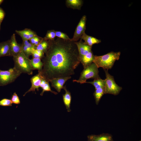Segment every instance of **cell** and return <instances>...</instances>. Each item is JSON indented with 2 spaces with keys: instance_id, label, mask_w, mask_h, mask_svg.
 Masks as SVG:
<instances>
[{
  "instance_id": "cell-3",
  "label": "cell",
  "mask_w": 141,
  "mask_h": 141,
  "mask_svg": "<svg viewBox=\"0 0 141 141\" xmlns=\"http://www.w3.org/2000/svg\"><path fill=\"white\" fill-rule=\"evenodd\" d=\"M14 67L21 73H26L30 75L33 74L30 59L25 55L22 51L17 56L13 57Z\"/></svg>"
},
{
  "instance_id": "cell-32",
  "label": "cell",
  "mask_w": 141,
  "mask_h": 141,
  "mask_svg": "<svg viewBox=\"0 0 141 141\" xmlns=\"http://www.w3.org/2000/svg\"><path fill=\"white\" fill-rule=\"evenodd\" d=\"M39 37V36H38L37 35L36 36L31 39L29 41L30 43L32 45H34L35 42L38 38Z\"/></svg>"
},
{
  "instance_id": "cell-4",
  "label": "cell",
  "mask_w": 141,
  "mask_h": 141,
  "mask_svg": "<svg viewBox=\"0 0 141 141\" xmlns=\"http://www.w3.org/2000/svg\"><path fill=\"white\" fill-rule=\"evenodd\" d=\"M98 73V68L93 62L84 68L78 80H74L73 81L81 84L85 83L86 80L89 79L100 78Z\"/></svg>"
},
{
  "instance_id": "cell-34",
  "label": "cell",
  "mask_w": 141,
  "mask_h": 141,
  "mask_svg": "<svg viewBox=\"0 0 141 141\" xmlns=\"http://www.w3.org/2000/svg\"><path fill=\"white\" fill-rule=\"evenodd\" d=\"M1 25H0V30H1Z\"/></svg>"
},
{
  "instance_id": "cell-24",
  "label": "cell",
  "mask_w": 141,
  "mask_h": 141,
  "mask_svg": "<svg viewBox=\"0 0 141 141\" xmlns=\"http://www.w3.org/2000/svg\"><path fill=\"white\" fill-rule=\"evenodd\" d=\"M55 31L51 30L47 31L45 36L43 38L47 40H53L55 39Z\"/></svg>"
},
{
  "instance_id": "cell-21",
  "label": "cell",
  "mask_w": 141,
  "mask_h": 141,
  "mask_svg": "<svg viewBox=\"0 0 141 141\" xmlns=\"http://www.w3.org/2000/svg\"><path fill=\"white\" fill-rule=\"evenodd\" d=\"M105 94L104 87L95 89L93 95L96 104L98 105L103 96Z\"/></svg>"
},
{
  "instance_id": "cell-9",
  "label": "cell",
  "mask_w": 141,
  "mask_h": 141,
  "mask_svg": "<svg viewBox=\"0 0 141 141\" xmlns=\"http://www.w3.org/2000/svg\"><path fill=\"white\" fill-rule=\"evenodd\" d=\"M43 78L41 73L38 72V73L36 75L32 77L30 79L31 83V86L30 88L23 95L25 96L28 93L31 91L35 92L36 89L38 91L39 87L41 83V80Z\"/></svg>"
},
{
  "instance_id": "cell-23",
  "label": "cell",
  "mask_w": 141,
  "mask_h": 141,
  "mask_svg": "<svg viewBox=\"0 0 141 141\" xmlns=\"http://www.w3.org/2000/svg\"><path fill=\"white\" fill-rule=\"evenodd\" d=\"M49 46L48 40L43 38L40 43L36 48V49L42 51L44 54L47 51Z\"/></svg>"
},
{
  "instance_id": "cell-15",
  "label": "cell",
  "mask_w": 141,
  "mask_h": 141,
  "mask_svg": "<svg viewBox=\"0 0 141 141\" xmlns=\"http://www.w3.org/2000/svg\"><path fill=\"white\" fill-rule=\"evenodd\" d=\"M80 39L84 41L83 42L85 44L92 47L94 44H97L100 43L101 41L87 34L84 33L81 37Z\"/></svg>"
},
{
  "instance_id": "cell-28",
  "label": "cell",
  "mask_w": 141,
  "mask_h": 141,
  "mask_svg": "<svg viewBox=\"0 0 141 141\" xmlns=\"http://www.w3.org/2000/svg\"><path fill=\"white\" fill-rule=\"evenodd\" d=\"M56 36L65 40H70L68 36L66 33L60 31H55Z\"/></svg>"
},
{
  "instance_id": "cell-26",
  "label": "cell",
  "mask_w": 141,
  "mask_h": 141,
  "mask_svg": "<svg viewBox=\"0 0 141 141\" xmlns=\"http://www.w3.org/2000/svg\"><path fill=\"white\" fill-rule=\"evenodd\" d=\"M21 46L22 51L27 57L29 58L30 56L32 55L33 51L31 49L22 44L21 45Z\"/></svg>"
},
{
  "instance_id": "cell-10",
  "label": "cell",
  "mask_w": 141,
  "mask_h": 141,
  "mask_svg": "<svg viewBox=\"0 0 141 141\" xmlns=\"http://www.w3.org/2000/svg\"><path fill=\"white\" fill-rule=\"evenodd\" d=\"M71 77L59 78L50 80L49 81L51 86L54 88L58 92H60L61 89L63 88L65 82L70 79Z\"/></svg>"
},
{
  "instance_id": "cell-13",
  "label": "cell",
  "mask_w": 141,
  "mask_h": 141,
  "mask_svg": "<svg viewBox=\"0 0 141 141\" xmlns=\"http://www.w3.org/2000/svg\"><path fill=\"white\" fill-rule=\"evenodd\" d=\"M11 56L9 39L0 43V57Z\"/></svg>"
},
{
  "instance_id": "cell-27",
  "label": "cell",
  "mask_w": 141,
  "mask_h": 141,
  "mask_svg": "<svg viewBox=\"0 0 141 141\" xmlns=\"http://www.w3.org/2000/svg\"><path fill=\"white\" fill-rule=\"evenodd\" d=\"M13 103L11 99L4 98L0 100V106L3 107L11 106Z\"/></svg>"
},
{
  "instance_id": "cell-17",
  "label": "cell",
  "mask_w": 141,
  "mask_h": 141,
  "mask_svg": "<svg viewBox=\"0 0 141 141\" xmlns=\"http://www.w3.org/2000/svg\"><path fill=\"white\" fill-rule=\"evenodd\" d=\"M66 2L67 7L73 9H80L83 4L81 0H67Z\"/></svg>"
},
{
  "instance_id": "cell-5",
  "label": "cell",
  "mask_w": 141,
  "mask_h": 141,
  "mask_svg": "<svg viewBox=\"0 0 141 141\" xmlns=\"http://www.w3.org/2000/svg\"><path fill=\"white\" fill-rule=\"evenodd\" d=\"M21 73L14 67L7 70L0 69V86H4L14 81Z\"/></svg>"
},
{
  "instance_id": "cell-16",
  "label": "cell",
  "mask_w": 141,
  "mask_h": 141,
  "mask_svg": "<svg viewBox=\"0 0 141 141\" xmlns=\"http://www.w3.org/2000/svg\"><path fill=\"white\" fill-rule=\"evenodd\" d=\"M65 91L64 94L63 95V99L64 104L66 107L67 111L69 112L71 111L70 105L71 100V96L70 92L68 90L66 86H64L63 88Z\"/></svg>"
},
{
  "instance_id": "cell-1",
  "label": "cell",
  "mask_w": 141,
  "mask_h": 141,
  "mask_svg": "<svg viewBox=\"0 0 141 141\" xmlns=\"http://www.w3.org/2000/svg\"><path fill=\"white\" fill-rule=\"evenodd\" d=\"M48 40V49L41 59L42 69L38 72L49 82L53 79L71 77L80 63L75 42L58 37Z\"/></svg>"
},
{
  "instance_id": "cell-20",
  "label": "cell",
  "mask_w": 141,
  "mask_h": 141,
  "mask_svg": "<svg viewBox=\"0 0 141 141\" xmlns=\"http://www.w3.org/2000/svg\"><path fill=\"white\" fill-rule=\"evenodd\" d=\"M31 30L30 29L26 28L22 30H16L15 32L21 37L22 40H30L29 34Z\"/></svg>"
},
{
  "instance_id": "cell-29",
  "label": "cell",
  "mask_w": 141,
  "mask_h": 141,
  "mask_svg": "<svg viewBox=\"0 0 141 141\" xmlns=\"http://www.w3.org/2000/svg\"><path fill=\"white\" fill-rule=\"evenodd\" d=\"M11 100L12 103L15 104H18L20 103L19 98L15 92H14L12 95Z\"/></svg>"
},
{
  "instance_id": "cell-12",
  "label": "cell",
  "mask_w": 141,
  "mask_h": 141,
  "mask_svg": "<svg viewBox=\"0 0 141 141\" xmlns=\"http://www.w3.org/2000/svg\"><path fill=\"white\" fill-rule=\"evenodd\" d=\"M75 43L78 48L79 58L86 55L92 50V47L84 44L81 39Z\"/></svg>"
},
{
  "instance_id": "cell-25",
  "label": "cell",
  "mask_w": 141,
  "mask_h": 141,
  "mask_svg": "<svg viewBox=\"0 0 141 141\" xmlns=\"http://www.w3.org/2000/svg\"><path fill=\"white\" fill-rule=\"evenodd\" d=\"M31 55L33 58L42 59L44 56V53L42 51L36 49L32 51Z\"/></svg>"
},
{
  "instance_id": "cell-14",
  "label": "cell",
  "mask_w": 141,
  "mask_h": 141,
  "mask_svg": "<svg viewBox=\"0 0 141 141\" xmlns=\"http://www.w3.org/2000/svg\"><path fill=\"white\" fill-rule=\"evenodd\" d=\"M94 57V55L91 50L86 55L79 58V59L85 68L93 62Z\"/></svg>"
},
{
  "instance_id": "cell-18",
  "label": "cell",
  "mask_w": 141,
  "mask_h": 141,
  "mask_svg": "<svg viewBox=\"0 0 141 141\" xmlns=\"http://www.w3.org/2000/svg\"><path fill=\"white\" fill-rule=\"evenodd\" d=\"M30 62L33 70L37 69L38 71L42 70L43 64L41 59L33 58L30 60Z\"/></svg>"
},
{
  "instance_id": "cell-31",
  "label": "cell",
  "mask_w": 141,
  "mask_h": 141,
  "mask_svg": "<svg viewBox=\"0 0 141 141\" xmlns=\"http://www.w3.org/2000/svg\"><path fill=\"white\" fill-rule=\"evenodd\" d=\"M5 15V13L3 9L0 7V25L3 21Z\"/></svg>"
},
{
  "instance_id": "cell-2",
  "label": "cell",
  "mask_w": 141,
  "mask_h": 141,
  "mask_svg": "<svg viewBox=\"0 0 141 141\" xmlns=\"http://www.w3.org/2000/svg\"><path fill=\"white\" fill-rule=\"evenodd\" d=\"M120 54V52H111L102 56L94 55L93 62L98 68L101 67L107 70L111 69L115 61L119 59Z\"/></svg>"
},
{
  "instance_id": "cell-30",
  "label": "cell",
  "mask_w": 141,
  "mask_h": 141,
  "mask_svg": "<svg viewBox=\"0 0 141 141\" xmlns=\"http://www.w3.org/2000/svg\"><path fill=\"white\" fill-rule=\"evenodd\" d=\"M22 44L31 49L33 51L36 49V46L32 44L28 40H23Z\"/></svg>"
},
{
  "instance_id": "cell-19",
  "label": "cell",
  "mask_w": 141,
  "mask_h": 141,
  "mask_svg": "<svg viewBox=\"0 0 141 141\" xmlns=\"http://www.w3.org/2000/svg\"><path fill=\"white\" fill-rule=\"evenodd\" d=\"M49 83L43 78L42 79L39 86V87H41L42 89V91L40 93L41 96H42L44 92L46 91H50L55 95L57 94V92L51 90Z\"/></svg>"
},
{
  "instance_id": "cell-7",
  "label": "cell",
  "mask_w": 141,
  "mask_h": 141,
  "mask_svg": "<svg viewBox=\"0 0 141 141\" xmlns=\"http://www.w3.org/2000/svg\"><path fill=\"white\" fill-rule=\"evenodd\" d=\"M86 15L83 16L78 25L73 38L70 40L74 42H77L83 34L85 33L86 27Z\"/></svg>"
},
{
  "instance_id": "cell-11",
  "label": "cell",
  "mask_w": 141,
  "mask_h": 141,
  "mask_svg": "<svg viewBox=\"0 0 141 141\" xmlns=\"http://www.w3.org/2000/svg\"><path fill=\"white\" fill-rule=\"evenodd\" d=\"M88 141H114L112 135L108 133L91 134L87 137Z\"/></svg>"
},
{
  "instance_id": "cell-8",
  "label": "cell",
  "mask_w": 141,
  "mask_h": 141,
  "mask_svg": "<svg viewBox=\"0 0 141 141\" xmlns=\"http://www.w3.org/2000/svg\"><path fill=\"white\" fill-rule=\"evenodd\" d=\"M9 40L11 56H16L22 51L21 45L17 43L14 33L11 36Z\"/></svg>"
},
{
  "instance_id": "cell-33",
  "label": "cell",
  "mask_w": 141,
  "mask_h": 141,
  "mask_svg": "<svg viewBox=\"0 0 141 141\" xmlns=\"http://www.w3.org/2000/svg\"><path fill=\"white\" fill-rule=\"evenodd\" d=\"M3 1V0H0V5L2 3Z\"/></svg>"
},
{
  "instance_id": "cell-22",
  "label": "cell",
  "mask_w": 141,
  "mask_h": 141,
  "mask_svg": "<svg viewBox=\"0 0 141 141\" xmlns=\"http://www.w3.org/2000/svg\"><path fill=\"white\" fill-rule=\"evenodd\" d=\"M86 83H89L93 85L95 89L104 87L105 86V80L100 78L94 79L93 81L87 82Z\"/></svg>"
},
{
  "instance_id": "cell-6",
  "label": "cell",
  "mask_w": 141,
  "mask_h": 141,
  "mask_svg": "<svg viewBox=\"0 0 141 141\" xmlns=\"http://www.w3.org/2000/svg\"><path fill=\"white\" fill-rule=\"evenodd\" d=\"M108 70L104 69L106 75V78L104 79L105 94H110L114 95H117L122 90V87L116 83L113 77L109 73Z\"/></svg>"
}]
</instances>
